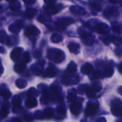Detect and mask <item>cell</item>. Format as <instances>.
<instances>
[{
	"label": "cell",
	"instance_id": "1",
	"mask_svg": "<svg viewBox=\"0 0 122 122\" xmlns=\"http://www.w3.org/2000/svg\"><path fill=\"white\" fill-rule=\"evenodd\" d=\"M112 113L116 117L122 116V102L117 99L114 101L112 104Z\"/></svg>",
	"mask_w": 122,
	"mask_h": 122
},
{
	"label": "cell",
	"instance_id": "2",
	"mask_svg": "<svg viewBox=\"0 0 122 122\" xmlns=\"http://www.w3.org/2000/svg\"><path fill=\"white\" fill-rule=\"evenodd\" d=\"M97 109H98V106L95 105L93 103L88 102L85 110V115L88 117L94 115L97 112Z\"/></svg>",
	"mask_w": 122,
	"mask_h": 122
},
{
	"label": "cell",
	"instance_id": "3",
	"mask_svg": "<svg viewBox=\"0 0 122 122\" xmlns=\"http://www.w3.org/2000/svg\"><path fill=\"white\" fill-rule=\"evenodd\" d=\"M74 23V20H72L70 18H63V19H60L58 20V21L56 23L57 28L59 29H65V27L71 24Z\"/></svg>",
	"mask_w": 122,
	"mask_h": 122
},
{
	"label": "cell",
	"instance_id": "4",
	"mask_svg": "<svg viewBox=\"0 0 122 122\" xmlns=\"http://www.w3.org/2000/svg\"><path fill=\"white\" fill-rule=\"evenodd\" d=\"M51 53L54 54V61L56 63L61 62L64 59V52H62L61 50L59 49H54V50H50Z\"/></svg>",
	"mask_w": 122,
	"mask_h": 122
},
{
	"label": "cell",
	"instance_id": "5",
	"mask_svg": "<svg viewBox=\"0 0 122 122\" xmlns=\"http://www.w3.org/2000/svg\"><path fill=\"white\" fill-rule=\"evenodd\" d=\"M81 38L84 43L86 45H92L94 41V37L91 34L88 33H82L81 34Z\"/></svg>",
	"mask_w": 122,
	"mask_h": 122
},
{
	"label": "cell",
	"instance_id": "6",
	"mask_svg": "<svg viewBox=\"0 0 122 122\" xmlns=\"http://www.w3.org/2000/svg\"><path fill=\"white\" fill-rule=\"evenodd\" d=\"M81 109H82V105L79 102H74L70 107L71 112L74 115H78L81 112Z\"/></svg>",
	"mask_w": 122,
	"mask_h": 122
},
{
	"label": "cell",
	"instance_id": "7",
	"mask_svg": "<svg viewBox=\"0 0 122 122\" xmlns=\"http://www.w3.org/2000/svg\"><path fill=\"white\" fill-rule=\"evenodd\" d=\"M25 34L26 36H31V35L36 36V35L39 34V31L36 26L30 25L28 27H26V31H25Z\"/></svg>",
	"mask_w": 122,
	"mask_h": 122
},
{
	"label": "cell",
	"instance_id": "8",
	"mask_svg": "<svg viewBox=\"0 0 122 122\" xmlns=\"http://www.w3.org/2000/svg\"><path fill=\"white\" fill-rule=\"evenodd\" d=\"M97 29V31L102 34H107L109 32V26L107 25L106 24H104V23H101V24H98Z\"/></svg>",
	"mask_w": 122,
	"mask_h": 122
},
{
	"label": "cell",
	"instance_id": "9",
	"mask_svg": "<svg viewBox=\"0 0 122 122\" xmlns=\"http://www.w3.org/2000/svg\"><path fill=\"white\" fill-rule=\"evenodd\" d=\"M22 52V49L21 48H15L11 53V58L14 61H16L19 59L21 54Z\"/></svg>",
	"mask_w": 122,
	"mask_h": 122
},
{
	"label": "cell",
	"instance_id": "10",
	"mask_svg": "<svg viewBox=\"0 0 122 122\" xmlns=\"http://www.w3.org/2000/svg\"><path fill=\"white\" fill-rule=\"evenodd\" d=\"M70 11L74 14H76V15H83L86 13V11L84 8L78 6H71L70 7Z\"/></svg>",
	"mask_w": 122,
	"mask_h": 122
},
{
	"label": "cell",
	"instance_id": "11",
	"mask_svg": "<svg viewBox=\"0 0 122 122\" xmlns=\"http://www.w3.org/2000/svg\"><path fill=\"white\" fill-rule=\"evenodd\" d=\"M81 71L84 74H89L93 72V66L91 64L86 63L82 66Z\"/></svg>",
	"mask_w": 122,
	"mask_h": 122
},
{
	"label": "cell",
	"instance_id": "12",
	"mask_svg": "<svg viewBox=\"0 0 122 122\" xmlns=\"http://www.w3.org/2000/svg\"><path fill=\"white\" fill-rule=\"evenodd\" d=\"M25 105L28 108H34L37 106V101L34 97H29L25 102Z\"/></svg>",
	"mask_w": 122,
	"mask_h": 122
},
{
	"label": "cell",
	"instance_id": "13",
	"mask_svg": "<svg viewBox=\"0 0 122 122\" xmlns=\"http://www.w3.org/2000/svg\"><path fill=\"white\" fill-rule=\"evenodd\" d=\"M117 10L114 7H109V8H107L104 12V15L105 17L107 18H110L113 16H114L115 13H116Z\"/></svg>",
	"mask_w": 122,
	"mask_h": 122
},
{
	"label": "cell",
	"instance_id": "14",
	"mask_svg": "<svg viewBox=\"0 0 122 122\" xmlns=\"http://www.w3.org/2000/svg\"><path fill=\"white\" fill-rule=\"evenodd\" d=\"M68 48L69 49V51L71 52H74V53H78L79 49V44L77 43H74V42H71L69 43V44L68 45Z\"/></svg>",
	"mask_w": 122,
	"mask_h": 122
},
{
	"label": "cell",
	"instance_id": "15",
	"mask_svg": "<svg viewBox=\"0 0 122 122\" xmlns=\"http://www.w3.org/2000/svg\"><path fill=\"white\" fill-rule=\"evenodd\" d=\"M56 74V71L53 69H51V68H48L46 69L45 71H44V77H54L55 76Z\"/></svg>",
	"mask_w": 122,
	"mask_h": 122
},
{
	"label": "cell",
	"instance_id": "16",
	"mask_svg": "<svg viewBox=\"0 0 122 122\" xmlns=\"http://www.w3.org/2000/svg\"><path fill=\"white\" fill-rule=\"evenodd\" d=\"M76 71H77V66H76V64L73 61H71L67 66L66 71L69 73H74Z\"/></svg>",
	"mask_w": 122,
	"mask_h": 122
},
{
	"label": "cell",
	"instance_id": "17",
	"mask_svg": "<svg viewBox=\"0 0 122 122\" xmlns=\"http://www.w3.org/2000/svg\"><path fill=\"white\" fill-rule=\"evenodd\" d=\"M43 112H44V118L48 119H51L52 117H53V115H54V111L51 108L46 109Z\"/></svg>",
	"mask_w": 122,
	"mask_h": 122
},
{
	"label": "cell",
	"instance_id": "18",
	"mask_svg": "<svg viewBox=\"0 0 122 122\" xmlns=\"http://www.w3.org/2000/svg\"><path fill=\"white\" fill-rule=\"evenodd\" d=\"M45 11L48 14H56L59 9L56 8V7H54V6H46L45 7L44 9Z\"/></svg>",
	"mask_w": 122,
	"mask_h": 122
},
{
	"label": "cell",
	"instance_id": "19",
	"mask_svg": "<svg viewBox=\"0 0 122 122\" xmlns=\"http://www.w3.org/2000/svg\"><path fill=\"white\" fill-rule=\"evenodd\" d=\"M36 12H37V10L36 9L29 8L26 11V16L29 18H33L36 14Z\"/></svg>",
	"mask_w": 122,
	"mask_h": 122
},
{
	"label": "cell",
	"instance_id": "20",
	"mask_svg": "<svg viewBox=\"0 0 122 122\" xmlns=\"http://www.w3.org/2000/svg\"><path fill=\"white\" fill-rule=\"evenodd\" d=\"M25 69V64H23V62H19L14 66V70L17 73H21Z\"/></svg>",
	"mask_w": 122,
	"mask_h": 122
},
{
	"label": "cell",
	"instance_id": "21",
	"mask_svg": "<svg viewBox=\"0 0 122 122\" xmlns=\"http://www.w3.org/2000/svg\"><path fill=\"white\" fill-rule=\"evenodd\" d=\"M63 40V37L57 34H54L51 37V41L53 43H59Z\"/></svg>",
	"mask_w": 122,
	"mask_h": 122
},
{
	"label": "cell",
	"instance_id": "22",
	"mask_svg": "<svg viewBox=\"0 0 122 122\" xmlns=\"http://www.w3.org/2000/svg\"><path fill=\"white\" fill-rule=\"evenodd\" d=\"M16 85L18 88L19 89H23L24 87L26 86L27 85V83L26 81L24 80V79H19L18 80H16Z\"/></svg>",
	"mask_w": 122,
	"mask_h": 122
},
{
	"label": "cell",
	"instance_id": "23",
	"mask_svg": "<svg viewBox=\"0 0 122 122\" xmlns=\"http://www.w3.org/2000/svg\"><path fill=\"white\" fill-rule=\"evenodd\" d=\"M76 92L74 89H72L70 91V92L68 94V101L69 102H74L76 99Z\"/></svg>",
	"mask_w": 122,
	"mask_h": 122
},
{
	"label": "cell",
	"instance_id": "24",
	"mask_svg": "<svg viewBox=\"0 0 122 122\" xmlns=\"http://www.w3.org/2000/svg\"><path fill=\"white\" fill-rule=\"evenodd\" d=\"M21 99L19 96H15L13 99H12V105L14 106V107H20V104H21Z\"/></svg>",
	"mask_w": 122,
	"mask_h": 122
},
{
	"label": "cell",
	"instance_id": "25",
	"mask_svg": "<svg viewBox=\"0 0 122 122\" xmlns=\"http://www.w3.org/2000/svg\"><path fill=\"white\" fill-rule=\"evenodd\" d=\"M113 74H114V69L112 67L107 68L104 71V77H111Z\"/></svg>",
	"mask_w": 122,
	"mask_h": 122
},
{
	"label": "cell",
	"instance_id": "26",
	"mask_svg": "<svg viewBox=\"0 0 122 122\" xmlns=\"http://www.w3.org/2000/svg\"><path fill=\"white\" fill-rule=\"evenodd\" d=\"M94 90L92 87H88L86 90V96L89 98H94L95 97V94H94Z\"/></svg>",
	"mask_w": 122,
	"mask_h": 122
},
{
	"label": "cell",
	"instance_id": "27",
	"mask_svg": "<svg viewBox=\"0 0 122 122\" xmlns=\"http://www.w3.org/2000/svg\"><path fill=\"white\" fill-rule=\"evenodd\" d=\"M1 96L5 100H7V99H9L11 97V93H10V92H9V90H6V89L2 90V91L1 92Z\"/></svg>",
	"mask_w": 122,
	"mask_h": 122
},
{
	"label": "cell",
	"instance_id": "28",
	"mask_svg": "<svg viewBox=\"0 0 122 122\" xmlns=\"http://www.w3.org/2000/svg\"><path fill=\"white\" fill-rule=\"evenodd\" d=\"M37 95H38L37 92L34 88H31L27 92V97L29 98V97H36Z\"/></svg>",
	"mask_w": 122,
	"mask_h": 122
},
{
	"label": "cell",
	"instance_id": "29",
	"mask_svg": "<svg viewBox=\"0 0 122 122\" xmlns=\"http://www.w3.org/2000/svg\"><path fill=\"white\" fill-rule=\"evenodd\" d=\"M112 29H113V31L114 32L117 33V34H121V32H122V28H121L120 25L118 23L113 24V25H112Z\"/></svg>",
	"mask_w": 122,
	"mask_h": 122
},
{
	"label": "cell",
	"instance_id": "30",
	"mask_svg": "<svg viewBox=\"0 0 122 122\" xmlns=\"http://www.w3.org/2000/svg\"><path fill=\"white\" fill-rule=\"evenodd\" d=\"M1 115L2 116H6L9 113V107L7 104H4L1 107Z\"/></svg>",
	"mask_w": 122,
	"mask_h": 122
},
{
	"label": "cell",
	"instance_id": "31",
	"mask_svg": "<svg viewBox=\"0 0 122 122\" xmlns=\"http://www.w3.org/2000/svg\"><path fill=\"white\" fill-rule=\"evenodd\" d=\"M100 75H101V72H100V71H99V70H96V71H94L93 72V74H92V76L91 77V79H92V80H94V79H97L99 78Z\"/></svg>",
	"mask_w": 122,
	"mask_h": 122
},
{
	"label": "cell",
	"instance_id": "32",
	"mask_svg": "<svg viewBox=\"0 0 122 122\" xmlns=\"http://www.w3.org/2000/svg\"><path fill=\"white\" fill-rule=\"evenodd\" d=\"M34 117L37 119H42L43 118H44V112H41L40 111H37L34 114Z\"/></svg>",
	"mask_w": 122,
	"mask_h": 122
},
{
	"label": "cell",
	"instance_id": "33",
	"mask_svg": "<svg viewBox=\"0 0 122 122\" xmlns=\"http://www.w3.org/2000/svg\"><path fill=\"white\" fill-rule=\"evenodd\" d=\"M23 59H24V62H26V63H28L30 61V55L28 51L24 52V54L23 55Z\"/></svg>",
	"mask_w": 122,
	"mask_h": 122
},
{
	"label": "cell",
	"instance_id": "34",
	"mask_svg": "<svg viewBox=\"0 0 122 122\" xmlns=\"http://www.w3.org/2000/svg\"><path fill=\"white\" fill-rule=\"evenodd\" d=\"M90 6L95 10L98 11H100L102 10V6L99 5V4H97L96 3H90Z\"/></svg>",
	"mask_w": 122,
	"mask_h": 122
},
{
	"label": "cell",
	"instance_id": "35",
	"mask_svg": "<svg viewBox=\"0 0 122 122\" xmlns=\"http://www.w3.org/2000/svg\"><path fill=\"white\" fill-rule=\"evenodd\" d=\"M92 88L94 89V90L96 92H99L101 90H102V86L99 83H97V84H94L93 86H92Z\"/></svg>",
	"mask_w": 122,
	"mask_h": 122
},
{
	"label": "cell",
	"instance_id": "36",
	"mask_svg": "<svg viewBox=\"0 0 122 122\" xmlns=\"http://www.w3.org/2000/svg\"><path fill=\"white\" fill-rule=\"evenodd\" d=\"M56 112L60 114V115H62V114H66V109L62 107H58L56 108Z\"/></svg>",
	"mask_w": 122,
	"mask_h": 122
},
{
	"label": "cell",
	"instance_id": "37",
	"mask_svg": "<svg viewBox=\"0 0 122 122\" xmlns=\"http://www.w3.org/2000/svg\"><path fill=\"white\" fill-rule=\"evenodd\" d=\"M14 25L16 27V29H17L18 30H20V29L22 28V26H23V22H22L21 21L19 20V21H17Z\"/></svg>",
	"mask_w": 122,
	"mask_h": 122
},
{
	"label": "cell",
	"instance_id": "38",
	"mask_svg": "<svg viewBox=\"0 0 122 122\" xmlns=\"http://www.w3.org/2000/svg\"><path fill=\"white\" fill-rule=\"evenodd\" d=\"M44 1L48 6H54L56 2V0H44Z\"/></svg>",
	"mask_w": 122,
	"mask_h": 122
},
{
	"label": "cell",
	"instance_id": "39",
	"mask_svg": "<svg viewBox=\"0 0 122 122\" xmlns=\"http://www.w3.org/2000/svg\"><path fill=\"white\" fill-rule=\"evenodd\" d=\"M41 56V51H36L34 53V57L36 59H39Z\"/></svg>",
	"mask_w": 122,
	"mask_h": 122
},
{
	"label": "cell",
	"instance_id": "40",
	"mask_svg": "<svg viewBox=\"0 0 122 122\" xmlns=\"http://www.w3.org/2000/svg\"><path fill=\"white\" fill-rule=\"evenodd\" d=\"M24 119L26 121H27V122H30V121L32 120V117H31V116L30 114H28V115H26L24 117Z\"/></svg>",
	"mask_w": 122,
	"mask_h": 122
},
{
	"label": "cell",
	"instance_id": "41",
	"mask_svg": "<svg viewBox=\"0 0 122 122\" xmlns=\"http://www.w3.org/2000/svg\"><path fill=\"white\" fill-rule=\"evenodd\" d=\"M24 1L26 3V4H32L34 1H35V0H24Z\"/></svg>",
	"mask_w": 122,
	"mask_h": 122
},
{
	"label": "cell",
	"instance_id": "42",
	"mask_svg": "<svg viewBox=\"0 0 122 122\" xmlns=\"http://www.w3.org/2000/svg\"><path fill=\"white\" fill-rule=\"evenodd\" d=\"M112 41V39H107L104 40V42H105L106 44H109Z\"/></svg>",
	"mask_w": 122,
	"mask_h": 122
},
{
	"label": "cell",
	"instance_id": "43",
	"mask_svg": "<svg viewBox=\"0 0 122 122\" xmlns=\"http://www.w3.org/2000/svg\"><path fill=\"white\" fill-rule=\"evenodd\" d=\"M118 69H119V72L120 73H122V62L119 65V66H118Z\"/></svg>",
	"mask_w": 122,
	"mask_h": 122
},
{
	"label": "cell",
	"instance_id": "44",
	"mask_svg": "<svg viewBox=\"0 0 122 122\" xmlns=\"http://www.w3.org/2000/svg\"><path fill=\"white\" fill-rule=\"evenodd\" d=\"M119 0H109V1L112 4H117Z\"/></svg>",
	"mask_w": 122,
	"mask_h": 122
},
{
	"label": "cell",
	"instance_id": "45",
	"mask_svg": "<svg viewBox=\"0 0 122 122\" xmlns=\"http://www.w3.org/2000/svg\"><path fill=\"white\" fill-rule=\"evenodd\" d=\"M106 121H107V120H106L104 118H100V119H98L97 122H106Z\"/></svg>",
	"mask_w": 122,
	"mask_h": 122
},
{
	"label": "cell",
	"instance_id": "46",
	"mask_svg": "<svg viewBox=\"0 0 122 122\" xmlns=\"http://www.w3.org/2000/svg\"><path fill=\"white\" fill-rule=\"evenodd\" d=\"M118 92L120 93V94L122 96V86H121V87H119V89H118Z\"/></svg>",
	"mask_w": 122,
	"mask_h": 122
},
{
	"label": "cell",
	"instance_id": "47",
	"mask_svg": "<svg viewBox=\"0 0 122 122\" xmlns=\"http://www.w3.org/2000/svg\"><path fill=\"white\" fill-rule=\"evenodd\" d=\"M12 122H20V119H17V118H16V119H12Z\"/></svg>",
	"mask_w": 122,
	"mask_h": 122
},
{
	"label": "cell",
	"instance_id": "48",
	"mask_svg": "<svg viewBox=\"0 0 122 122\" xmlns=\"http://www.w3.org/2000/svg\"><path fill=\"white\" fill-rule=\"evenodd\" d=\"M6 1H8L9 2H11V3H13V2H15L16 0H6Z\"/></svg>",
	"mask_w": 122,
	"mask_h": 122
},
{
	"label": "cell",
	"instance_id": "49",
	"mask_svg": "<svg viewBox=\"0 0 122 122\" xmlns=\"http://www.w3.org/2000/svg\"><path fill=\"white\" fill-rule=\"evenodd\" d=\"M121 6H122V4H121Z\"/></svg>",
	"mask_w": 122,
	"mask_h": 122
}]
</instances>
